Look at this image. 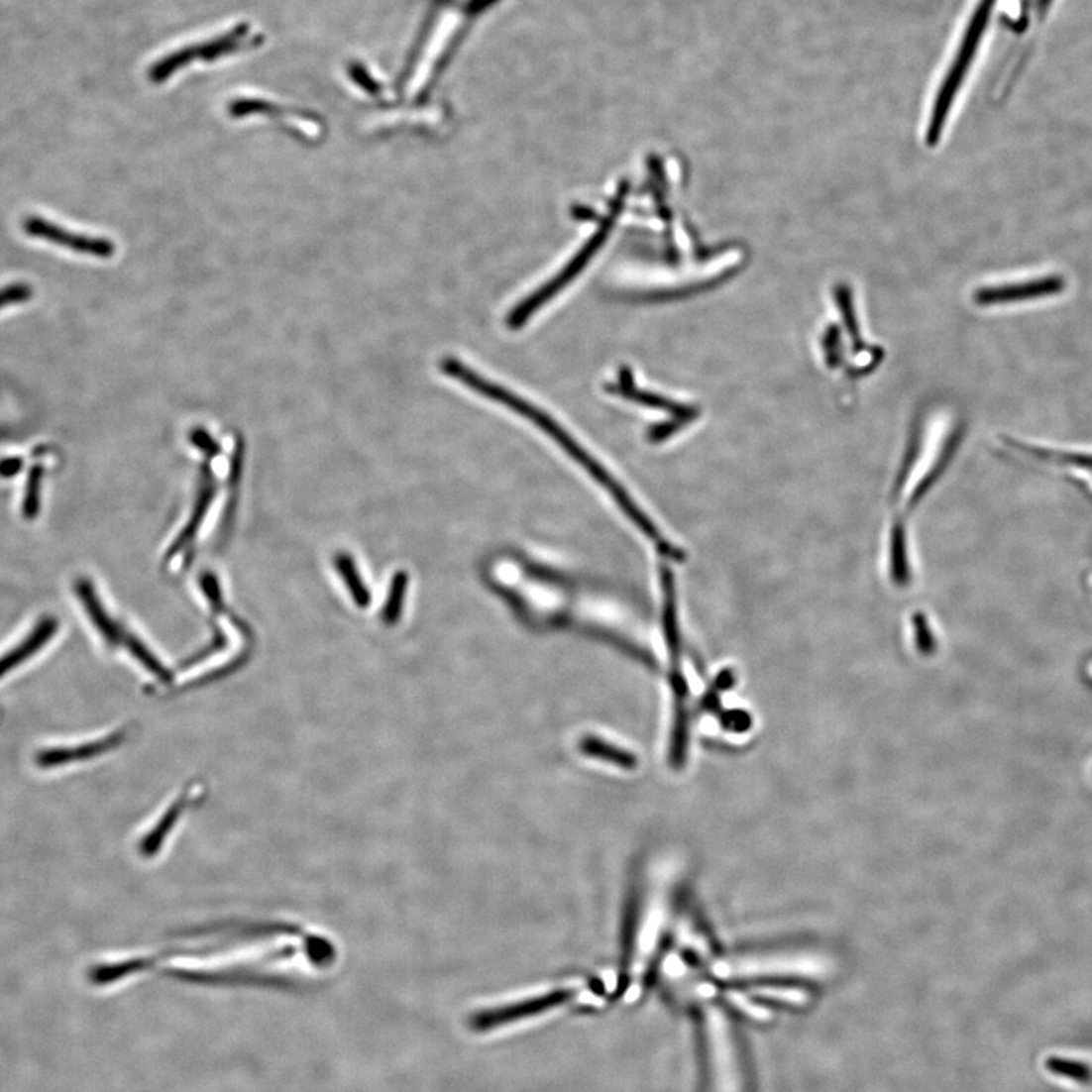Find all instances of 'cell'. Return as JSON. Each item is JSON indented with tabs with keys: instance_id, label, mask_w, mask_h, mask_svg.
Here are the masks:
<instances>
[{
	"instance_id": "6da1fadb",
	"label": "cell",
	"mask_w": 1092,
	"mask_h": 1092,
	"mask_svg": "<svg viewBox=\"0 0 1092 1092\" xmlns=\"http://www.w3.org/2000/svg\"><path fill=\"white\" fill-rule=\"evenodd\" d=\"M445 371L451 374L454 379H459L460 382H465L469 387H473L474 390L480 391V393L486 394L489 398L513 408L514 411H517V413L522 414V416L534 422L537 427L542 428L546 434H550L569 456L576 459V462H579L583 468L588 469V473L591 474L595 480H599L601 486H604V488L610 491L611 496L616 499L620 508H622L625 514L633 520L634 524L643 531V534H647L650 539L659 543L660 553L665 554V556L673 557L674 560H682L683 554L680 553V551L674 550L673 546L669 545L665 540H662L659 530H657L656 525L651 522L650 517H647V514L643 513V511L634 504L633 499L628 496L624 489L620 488V485H617L616 480L611 479L610 474H608L597 460L592 459V457L583 450L582 446H580L573 437L569 436L559 424H556L548 414L528 404L525 399L517 398L516 394L510 393V391L505 390V388L499 387V385L496 384H491V382L477 376L476 372L469 371L468 368L460 365V363L446 362Z\"/></svg>"
},
{
	"instance_id": "7a4b0ae2",
	"label": "cell",
	"mask_w": 1092,
	"mask_h": 1092,
	"mask_svg": "<svg viewBox=\"0 0 1092 1092\" xmlns=\"http://www.w3.org/2000/svg\"><path fill=\"white\" fill-rule=\"evenodd\" d=\"M996 4L997 0H980L976 11H974L973 19H971L970 25L966 28L965 36H963L962 43H960L959 53H957V56L954 58L953 64H951L947 79H945L939 94H937L936 105H934L933 108V116H931L930 119V128H928V137H930L931 142H936V140L939 139L940 131L944 128L945 117L950 113V108L951 105H953L957 90H959L960 85H962L963 79H965L966 76V71L970 68L971 62H973L977 48H979L980 45V40H982L983 33H985L986 27H988L992 8L996 7Z\"/></svg>"
},
{
	"instance_id": "3957f363",
	"label": "cell",
	"mask_w": 1092,
	"mask_h": 1092,
	"mask_svg": "<svg viewBox=\"0 0 1092 1092\" xmlns=\"http://www.w3.org/2000/svg\"><path fill=\"white\" fill-rule=\"evenodd\" d=\"M23 231L34 239L45 240L53 245L61 246L64 250L96 257V259H110L116 251V246L110 240L70 233L67 228L59 227L42 216H28L23 220Z\"/></svg>"
},
{
	"instance_id": "277c9868",
	"label": "cell",
	"mask_w": 1092,
	"mask_h": 1092,
	"mask_svg": "<svg viewBox=\"0 0 1092 1092\" xmlns=\"http://www.w3.org/2000/svg\"><path fill=\"white\" fill-rule=\"evenodd\" d=\"M1065 287L1066 281L1062 275H1048L1032 279V281L979 288L974 299L977 304L988 307V305L1011 304V302L1056 296L1062 293Z\"/></svg>"
},
{
	"instance_id": "5b68a950",
	"label": "cell",
	"mask_w": 1092,
	"mask_h": 1092,
	"mask_svg": "<svg viewBox=\"0 0 1092 1092\" xmlns=\"http://www.w3.org/2000/svg\"><path fill=\"white\" fill-rule=\"evenodd\" d=\"M113 737L96 740V742L79 743V745H67V747H51L39 751L36 763L42 769H55L68 763L81 762L91 759L102 751H107L113 745Z\"/></svg>"
},
{
	"instance_id": "8992f818",
	"label": "cell",
	"mask_w": 1092,
	"mask_h": 1092,
	"mask_svg": "<svg viewBox=\"0 0 1092 1092\" xmlns=\"http://www.w3.org/2000/svg\"><path fill=\"white\" fill-rule=\"evenodd\" d=\"M56 628H58V622L54 617H45L34 628L33 633L27 637V640H23L14 650L8 651L5 656L0 657V679L11 673L17 666L22 665L23 662H27L37 651L42 650L46 642L53 639L54 634L56 633Z\"/></svg>"
},
{
	"instance_id": "52a82bcc",
	"label": "cell",
	"mask_w": 1092,
	"mask_h": 1092,
	"mask_svg": "<svg viewBox=\"0 0 1092 1092\" xmlns=\"http://www.w3.org/2000/svg\"><path fill=\"white\" fill-rule=\"evenodd\" d=\"M1045 1068L1054 1076L1070 1079L1082 1085L1092 1082V1068L1082 1060L1054 1056L1045 1060Z\"/></svg>"
},
{
	"instance_id": "ba28073f",
	"label": "cell",
	"mask_w": 1092,
	"mask_h": 1092,
	"mask_svg": "<svg viewBox=\"0 0 1092 1092\" xmlns=\"http://www.w3.org/2000/svg\"><path fill=\"white\" fill-rule=\"evenodd\" d=\"M407 574L399 573L393 579L388 601L384 608V620L387 624H394L401 613L402 601H404L405 589H407Z\"/></svg>"
},
{
	"instance_id": "9c48e42d",
	"label": "cell",
	"mask_w": 1092,
	"mask_h": 1092,
	"mask_svg": "<svg viewBox=\"0 0 1092 1092\" xmlns=\"http://www.w3.org/2000/svg\"><path fill=\"white\" fill-rule=\"evenodd\" d=\"M40 482H42V468L36 466L31 471L30 479H28V488L25 491V501H23V514L28 519H33L39 513L40 502Z\"/></svg>"
},
{
	"instance_id": "30bf717a",
	"label": "cell",
	"mask_w": 1092,
	"mask_h": 1092,
	"mask_svg": "<svg viewBox=\"0 0 1092 1092\" xmlns=\"http://www.w3.org/2000/svg\"><path fill=\"white\" fill-rule=\"evenodd\" d=\"M31 297H33V287L25 282L5 285L0 288V310L30 301Z\"/></svg>"
},
{
	"instance_id": "8fae6325",
	"label": "cell",
	"mask_w": 1092,
	"mask_h": 1092,
	"mask_svg": "<svg viewBox=\"0 0 1092 1092\" xmlns=\"http://www.w3.org/2000/svg\"><path fill=\"white\" fill-rule=\"evenodd\" d=\"M1022 448H1026L1025 451H1029L1031 454L1039 457H1048V459L1062 460L1065 463H1071V465L1083 466V468H1092V454H1074V453H1048V451L1037 450V448H1029V446L1020 445Z\"/></svg>"
},
{
	"instance_id": "7c38bea8",
	"label": "cell",
	"mask_w": 1092,
	"mask_h": 1092,
	"mask_svg": "<svg viewBox=\"0 0 1092 1092\" xmlns=\"http://www.w3.org/2000/svg\"><path fill=\"white\" fill-rule=\"evenodd\" d=\"M19 466V462H16V460H14V462L13 460H8V462L0 465V473L4 474V476H11V474L16 473Z\"/></svg>"
},
{
	"instance_id": "4fadbf2b",
	"label": "cell",
	"mask_w": 1092,
	"mask_h": 1092,
	"mask_svg": "<svg viewBox=\"0 0 1092 1092\" xmlns=\"http://www.w3.org/2000/svg\"><path fill=\"white\" fill-rule=\"evenodd\" d=\"M1050 2H1051V0H1039L1040 11L1044 10V8L1047 7V5L1050 4Z\"/></svg>"
}]
</instances>
